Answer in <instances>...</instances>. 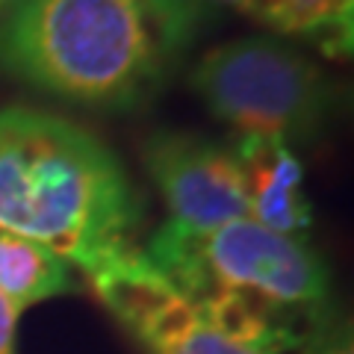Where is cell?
Listing matches in <instances>:
<instances>
[{
    "mask_svg": "<svg viewBox=\"0 0 354 354\" xmlns=\"http://www.w3.org/2000/svg\"><path fill=\"white\" fill-rule=\"evenodd\" d=\"M207 21V0H9L0 71L97 109L153 101Z\"/></svg>",
    "mask_w": 354,
    "mask_h": 354,
    "instance_id": "cell-1",
    "label": "cell"
},
{
    "mask_svg": "<svg viewBox=\"0 0 354 354\" xmlns=\"http://www.w3.org/2000/svg\"><path fill=\"white\" fill-rule=\"evenodd\" d=\"M142 213L121 160L86 127L0 109V234L39 242L88 278L136 248Z\"/></svg>",
    "mask_w": 354,
    "mask_h": 354,
    "instance_id": "cell-2",
    "label": "cell"
},
{
    "mask_svg": "<svg viewBox=\"0 0 354 354\" xmlns=\"http://www.w3.org/2000/svg\"><path fill=\"white\" fill-rule=\"evenodd\" d=\"M192 301L230 298L301 339H313L330 301V272L304 236L278 234L251 218L209 230L162 221L142 251Z\"/></svg>",
    "mask_w": 354,
    "mask_h": 354,
    "instance_id": "cell-3",
    "label": "cell"
},
{
    "mask_svg": "<svg viewBox=\"0 0 354 354\" xmlns=\"http://www.w3.org/2000/svg\"><path fill=\"white\" fill-rule=\"evenodd\" d=\"M192 92L239 139L313 142L334 113V86L313 59L281 39H236L207 50Z\"/></svg>",
    "mask_w": 354,
    "mask_h": 354,
    "instance_id": "cell-4",
    "label": "cell"
},
{
    "mask_svg": "<svg viewBox=\"0 0 354 354\" xmlns=\"http://www.w3.org/2000/svg\"><path fill=\"white\" fill-rule=\"evenodd\" d=\"M88 283L148 354H272L236 337L198 301L174 290L142 248L88 274Z\"/></svg>",
    "mask_w": 354,
    "mask_h": 354,
    "instance_id": "cell-5",
    "label": "cell"
},
{
    "mask_svg": "<svg viewBox=\"0 0 354 354\" xmlns=\"http://www.w3.org/2000/svg\"><path fill=\"white\" fill-rule=\"evenodd\" d=\"M142 162L169 207V225L209 230L248 218V198L236 153L186 130L151 133Z\"/></svg>",
    "mask_w": 354,
    "mask_h": 354,
    "instance_id": "cell-6",
    "label": "cell"
},
{
    "mask_svg": "<svg viewBox=\"0 0 354 354\" xmlns=\"http://www.w3.org/2000/svg\"><path fill=\"white\" fill-rule=\"evenodd\" d=\"M234 153L245 183L248 218L278 234L304 236L313 225V204L295 151L274 139H239Z\"/></svg>",
    "mask_w": 354,
    "mask_h": 354,
    "instance_id": "cell-7",
    "label": "cell"
},
{
    "mask_svg": "<svg viewBox=\"0 0 354 354\" xmlns=\"http://www.w3.org/2000/svg\"><path fill=\"white\" fill-rule=\"evenodd\" d=\"M74 290L71 263L32 239L0 234V292L21 310Z\"/></svg>",
    "mask_w": 354,
    "mask_h": 354,
    "instance_id": "cell-8",
    "label": "cell"
},
{
    "mask_svg": "<svg viewBox=\"0 0 354 354\" xmlns=\"http://www.w3.org/2000/svg\"><path fill=\"white\" fill-rule=\"evenodd\" d=\"M307 354H354V346H351V330L348 325H337L330 330H319L316 339L310 342Z\"/></svg>",
    "mask_w": 354,
    "mask_h": 354,
    "instance_id": "cell-9",
    "label": "cell"
},
{
    "mask_svg": "<svg viewBox=\"0 0 354 354\" xmlns=\"http://www.w3.org/2000/svg\"><path fill=\"white\" fill-rule=\"evenodd\" d=\"M21 313L24 310L0 292V354H15V334Z\"/></svg>",
    "mask_w": 354,
    "mask_h": 354,
    "instance_id": "cell-10",
    "label": "cell"
},
{
    "mask_svg": "<svg viewBox=\"0 0 354 354\" xmlns=\"http://www.w3.org/2000/svg\"><path fill=\"white\" fill-rule=\"evenodd\" d=\"M207 3H221V6H230V9H236V12L242 15L248 9L251 0H207Z\"/></svg>",
    "mask_w": 354,
    "mask_h": 354,
    "instance_id": "cell-11",
    "label": "cell"
},
{
    "mask_svg": "<svg viewBox=\"0 0 354 354\" xmlns=\"http://www.w3.org/2000/svg\"><path fill=\"white\" fill-rule=\"evenodd\" d=\"M9 6V0H0V9H6Z\"/></svg>",
    "mask_w": 354,
    "mask_h": 354,
    "instance_id": "cell-12",
    "label": "cell"
}]
</instances>
